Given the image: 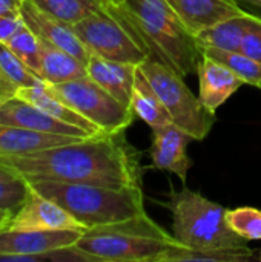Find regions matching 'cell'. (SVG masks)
Masks as SVG:
<instances>
[{
	"mask_svg": "<svg viewBox=\"0 0 261 262\" xmlns=\"http://www.w3.org/2000/svg\"><path fill=\"white\" fill-rule=\"evenodd\" d=\"M242 52L261 63V17L254 14L245 32Z\"/></svg>",
	"mask_w": 261,
	"mask_h": 262,
	"instance_id": "f1b7e54d",
	"label": "cell"
},
{
	"mask_svg": "<svg viewBox=\"0 0 261 262\" xmlns=\"http://www.w3.org/2000/svg\"><path fill=\"white\" fill-rule=\"evenodd\" d=\"M83 138L35 132L17 126L0 124V155H25L43 149L74 143Z\"/></svg>",
	"mask_w": 261,
	"mask_h": 262,
	"instance_id": "e0dca14e",
	"label": "cell"
},
{
	"mask_svg": "<svg viewBox=\"0 0 261 262\" xmlns=\"http://www.w3.org/2000/svg\"><path fill=\"white\" fill-rule=\"evenodd\" d=\"M40 195L55 201L86 229L120 223L145 213L142 187H106L54 180L28 181Z\"/></svg>",
	"mask_w": 261,
	"mask_h": 262,
	"instance_id": "7a4b0ae2",
	"label": "cell"
},
{
	"mask_svg": "<svg viewBox=\"0 0 261 262\" xmlns=\"http://www.w3.org/2000/svg\"><path fill=\"white\" fill-rule=\"evenodd\" d=\"M46 88L65 104L94 123L102 132L126 130L135 120L129 106L123 104L88 75L58 84H46Z\"/></svg>",
	"mask_w": 261,
	"mask_h": 262,
	"instance_id": "ba28073f",
	"label": "cell"
},
{
	"mask_svg": "<svg viewBox=\"0 0 261 262\" xmlns=\"http://www.w3.org/2000/svg\"><path fill=\"white\" fill-rule=\"evenodd\" d=\"M120 6L155 57L183 77L197 72L202 60L197 38L166 0H125Z\"/></svg>",
	"mask_w": 261,
	"mask_h": 262,
	"instance_id": "3957f363",
	"label": "cell"
},
{
	"mask_svg": "<svg viewBox=\"0 0 261 262\" xmlns=\"http://www.w3.org/2000/svg\"><path fill=\"white\" fill-rule=\"evenodd\" d=\"M5 101H6V98H5V97H2V95H0V106H2V104H3V103H5Z\"/></svg>",
	"mask_w": 261,
	"mask_h": 262,
	"instance_id": "e575fe53",
	"label": "cell"
},
{
	"mask_svg": "<svg viewBox=\"0 0 261 262\" xmlns=\"http://www.w3.org/2000/svg\"><path fill=\"white\" fill-rule=\"evenodd\" d=\"M72 28L86 49L103 58L138 66L149 55H154L115 0H111L105 9L74 23Z\"/></svg>",
	"mask_w": 261,
	"mask_h": 262,
	"instance_id": "8992f818",
	"label": "cell"
},
{
	"mask_svg": "<svg viewBox=\"0 0 261 262\" xmlns=\"http://www.w3.org/2000/svg\"><path fill=\"white\" fill-rule=\"evenodd\" d=\"M22 0H0V14H20Z\"/></svg>",
	"mask_w": 261,
	"mask_h": 262,
	"instance_id": "4dcf8cb0",
	"label": "cell"
},
{
	"mask_svg": "<svg viewBox=\"0 0 261 262\" xmlns=\"http://www.w3.org/2000/svg\"><path fill=\"white\" fill-rule=\"evenodd\" d=\"M23 23L20 14H0V43H6Z\"/></svg>",
	"mask_w": 261,
	"mask_h": 262,
	"instance_id": "f546056e",
	"label": "cell"
},
{
	"mask_svg": "<svg viewBox=\"0 0 261 262\" xmlns=\"http://www.w3.org/2000/svg\"><path fill=\"white\" fill-rule=\"evenodd\" d=\"M66 229L83 230V232L88 230L60 204L40 195L31 187L26 201L12 213L8 227L5 230H66Z\"/></svg>",
	"mask_w": 261,
	"mask_h": 262,
	"instance_id": "30bf717a",
	"label": "cell"
},
{
	"mask_svg": "<svg viewBox=\"0 0 261 262\" xmlns=\"http://www.w3.org/2000/svg\"><path fill=\"white\" fill-rule=\"evenodd\" d=\"M0 124H9V126H17V127L43 132V134H54V135H68V137H78V138L94 137L88 130L65 123L18 97L8 98L0 106Z\"/></svg>",
	"mask_w": 261,
	"mask_h": 262,
	"instance_id": "7c38bea8",
	"label": "cell"
},
{
	"mask_svg": "<svg viewBox=\"0 0 261 262\" xmlns=\"http://www.w3.org/2000/svg\"><path fill=\"white\" fill-rule=\"evenodd\" d=\"M166 3L194 35L245 11L234 0H166Z\"/></svg>",
	"mask_w": 261,
	"mask_h": 262,
	"instance_id": "2e32d148",
	"label": "cell"
},
{
	"mask_svg": "<svg viewBox=\"0 0 261 262\" xmlns=\"http://www.w3.org/2000/svg\"><path fill=\"white\" fill-rule=\"evenodd\" d=\"M252 12L245 9L243 12L225 18L195 34L200 51L203 48H215L232 52L242 51L243 37L252 20Z\"/></svg>",
	"mask_w": 261,
	"mask_h": 262,
	"instance_id": "d6986e66",
	"label": "cell"
},
{
	"mask_svg": "<svg viewBox=\"0 0 261 262\" xmlns=\"http://www.w3.org/2000/svg\"><path fill=\"white\" fill-rule=\"evenodd\" d=\"M40 40V68L38 77L46 84H58L69 80L86 77V64L60 46Z\"/></svg>",
	"mask_w": 261,
	"mask_h": 262,
	"instance_id": "ac0fdd59",
	"label": "cell"
},
{
	"mask_svg": "<svg viewBox=\"0 0 261 262\" xmlns=\"http://www.w3.org/2000/svg\"><path fill=\"white\" fill-rule=\"evenodd\" d=\"M197 74L200 83L198 98L212 114L245 84L232 69L206 54H202Z\"/></svg>",
	"mask_w": 261,
	"mask_h": 262,
	"instance_id": "5bb4252c",
	"label": "cell"
},
{
	"mask_svg": "<svg viewBox=\"0 0 261 262\" xmlns=\"http://www.w3.org/2000/svg\"><path fill=\"white\" fill-rule=\"evenodd\" d=\"M29 69L38 75L40 68V40L23 23L22 28L5 43Z\"/></svg>",
	"mask_w": 261,
	"mask_h": 262,
	"instance_id": "4316f807",
	"label": "cell"
},
{
	"mask_svg": "<svg viewBox=\"0 0 261 262\" xmlns=\"http://www.w3.org/2000/svg\"><path fill=\"white\" fill-rule=\"evenodd\" d=\"M255 261L261 262V249L257 252V253H255Z\"/></svg>",
	"mask_w": 261,
	"mask_h": 262,
	"instance_id": "836d02e7",
	"label": "cell"
},
{
	"mask_svg": "<svg viewBox=\"0 0 261 262\" xmlns=\"http://www.w3.org/2000/svg\"><path fill=\"white\" fill-rule=\"evenodd\" d=\"M46 12L58 17L60 20L74 25L85 17L102 11L111 0H32Z\"/></svg>",
	"mask_w": 261,
	"mask_h": 262,
	"instance_id": "cb8c5ba5",
	"label": "cell"
},
{
	"mask_svg": "<svg viewBox=\"0 0 261 262\" xmlns=\"http://www.w3.org/2000/svg\"><path fill=\"white\" fill-rule=\"evenodd\" d=\"M20 15L23 18L25 25L38 38L51 41V43L60 46L62 49L68 51L74 57H77L85 64L88 63L91 52L82 43V40L75 34L72 25L46 12L45 9L37 6L32 0H22Z\"/></svg>",
	"mask_w": 261,
	"mask_h": 262,
	"instance_id": "8fae6325",
	"label": "cell"
},
{
	"mask_svg": "<svg viewBox=\"0 0 261 262\" xmlns=\"http://www.w3.org/2000/svg\"><path fill=\"white\" fill-rule=\"evenodd\" d=\"M11 216H12V212L0 209V232L8 227V223H9Z\"/></svg>",
	"mask_w": 261,
	"mask_h": 262,
	"instance_id": "d6a6232c",
	"label": "cell"
},
{
	"mask_svg": "<svg viewBox=\"0 0 261 262\" xmlns=\"http://www.w3.org/2000/svg\"><path fill=\"white\" fill-rule=\"evenodd\" d=\"M191 141H194L191 135L174 123L154 127L151 146L152 167L172 172L182 180V183H186L188 172L192 167V160L188 155V144Z\"/></svg>",
	"mask_w": 261,
	"mask_h": 262,
	"instance_id": "4fadbf2b",
	"label": "cell"
},
{
	"mask_svg": "<svg viewBox=\"0 0 261 262\" xmlns=\"http://www.w3.org/2000/svg\"><path fill=\"white\" fill-rule=\"evenodd\" d=\"M115 2H117V3H123L125 0H115Z\"/></svg>",
	"mask_w": 261,
	"mask_h": 262,
	"instance_id": "d590c367",
	"label": "cell"
},
{
	"mask_svg": "<svg viewBox=\"0 0 261 262\" xmlns=\"http://www.w3.org/2000/svg\"><path fill=\"white\" fill-rule=\"evenodd\" d=\"M255 252L248 246L232 249H189L182 244L171 247L160 262H251Z\"/></svg>",
	"mask_w": 261,
	"mask_h": 262,
	"instance_id": "603a6c76",
	"label": "cell"
},
{
	"mask_svg": "<svg viewBox=\"0 0 261 262\" xmlns=\"http://www.w3.org/2000/svg\"><path fill=\"white\" fill-rule=\"evenodd\" d=\"M125 132L98 134L25 155H0V164L26 181L143 189L142 154L126 140Z\"/></svg>",
	"mask_w": 261,
	"mask_h": 262,
	"instance_id": "6da1fadb",
	"label": "cell"
},
{
	"mask_svg": "<svg viewBox=\"0 0 261 262\" xmlns=\"http://www.w3.org/2000/svg\"><path fill=\"white\" fill-rule=\"evenodd\" d=\"M237 5H240L243 9L257 14L261 17V0H234Z\"/></svg>",
	"mask_w": 261,
	"mask_h": 262,
	"instance_id": "1f68e13d",
	"label": "cell"
},
{
	"mask_svg": "<svg viewBox=\"0 0 261 262\" xmlns=\"http://www.w3.org/2000/svg\"><path fill=\"white\" fill-rule=\"evenodd\" d=\"M43 83V80L29 69L5 43H0V95L12 98L23 88Z\"/></svg>",
	"mask_w": 261,
	"mask_h": 262,
	"instance_id": "7402d4cb",
	"label": "cell"
},
{
	"mask_svg": "<svg viewBox=\"0 0 261 262\" xmlns=\"http://www.w3.org/2000/svg\"><path fill=\"white\" fill-rule=\"evenodd\" d=\"M202 54H206L226 64L245 81V84L257 86L261 89V63L254 60L252 57L243 54L242 51L232 52L215 48H203Z\"/></svg>",
	"mask_w": 261,
	"mask_h": 262,
	"instance_id": "d4e9b609",
	"label": "cell"
},
{
	"mask_svg": "<svg viewBox=\"0 0 261 262\" xmlns=\"http://www.w3.org/2000/svg\"><path fill=\"white\" fill-rule=\"evenodd\" d=\"M131 109L135 118L143 120L151 129L162 127L172 123L162 100L158 98V95L155 94V91L152 89V86L140 71H137V77L131 95Z\"/></svg>",
	"mask_w": 261,
	"mask_h": 262,
	"instance_id": "44dd1931",
	"label": "cell"
},
{
	"mask_svg": "<svg viewBox=\"0 0 261 262\" xmlns=\"http://www.w3.org/2000/svg\"><path fill=\"white\" fill-rule=\"evenodd\" d=\"M83 230H2L0 253L23 255L28 262L49 261V252L74 246Z\"/></svg>",
	"mask_w": 261,
	"mask_h": 262,
	"instance_id": "9c48e42d",
	"label": "cell"
},
{
	"mask_svg": "<svg viewBox=\"0 0 261 262\" xmlns=\"http://www.w3.org/2000/svg\"><path fill=\"white\" fill-rule=\"evenodd\" d=\"M165 207L172 215V236L189 249H232L248 243L226 223V207L183 186L171 189Z\"/></svg>",
	"mask_w": 261,
	"mask_h": 262,
	"instance_id": "5b68a950",
	"label": "cell"
},
{
	"mask_svg": "<svg viewBox=\"0 0 261 262\" xmlns=\"http://www.w3.org/2000/svg\"><path fill=\"white\" fill-rule=\"evenodd\" d=\"M226 223L232 232L246 243L261 241V210L255 207H237L226 210Z\"/></svg>",
	"mask_w": 261,
	"mask_h": 262,
	"instance_id": "83f0119b",
	"label": "cell"
},
{
	"mask_svg": "<svg viewBox=\"0 0 261 262\" xmlns=\"http://www.w3.org/2000/svg\"><path fill=\"white\" fill-rule=\"evenodd\" d=\"M29 183L15 172L0 164V209L15 212L28 198Z\"/></svg>",
	"mask_w": 261,
	"mask_h": 262,
	"instance_id": "484cf974",
	"label": "cell"
},
{
	"mask_svg": "<svg viewBox=\"0 0 261 262\" xmlns=\"http://www.w3.org/2000/svg\"><path fill=\"white\" fill-rule=\"evenodd\" d=\"M138 71L149 81L172 123L185 130L194 141H203L215 123V114L208 111L202 100L186 86L185 77L155 55L138 64Z\"/></svg>",
	"mask_w": 261,
	"mask_h": 262,
	"instance_id": "52a82bcc",
	"label": "cell"
},
{
	"mask_svg": "<svg viewBox=\"0 0 261 262\" xmlns=\"http://www.w3.org/2000/svg\"><path fill=\"white\" fill-rule=\"evenodd\" d=\"M178 243L145 212L134 218L88 229L75 246L97 262H160Z\"/></svg>",
	"mask_w": 261,
	"mask_h": 262,
	"instance_id": "277c9868",
	"label": "cell"
},
{
	"mask_svg": "<svg viewBox=\"0 0 261 262\" xmlns=\"http://www.w3.org/2000/svg\"><path fill=\"white\" fill-rule=\"evenodd\" d=\"M15 97L23 98L25 101H28V103L40 107L46 114H49V115H52V117L65 121V123H69V124H74L77 127H82V129L88 130L91 135L106 134V132H102L94 123H91L82 114H78L77 111H74L72 107H69L68 104H65L62 100H58L55 95H52L49 92V89L46 88L45 81L40 83V84L31 86V88L20 89Z\"/></svg>",
	"mask_w": 261,
	"mask_h": 262,
	"instance_id": "ffe728a7",
	"label": "cell"
},
{
	"mask_svg": "<svg viewBox=\"0 0 261 262\" xmlns=\"http://www.w3.org/2000/svg\"><path fill=\"white\" fill-rule=\"evenodd\" d=\"M137 71V64L108 60L95 54H91L86 63L88 77L129 107Z\"/></svg>",
	"mask_w": 261,
	"mask_h": 262,
	"instance_id": "9a60e30c",
	"label": "cell"
}]
</instances>
